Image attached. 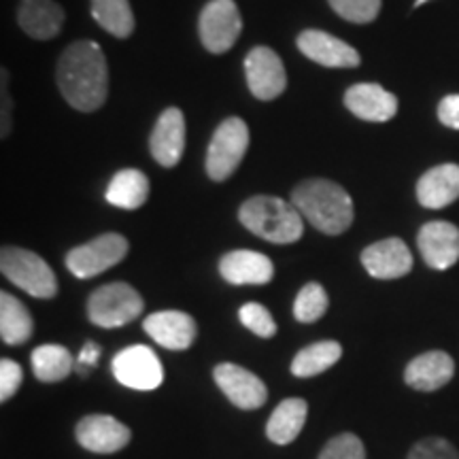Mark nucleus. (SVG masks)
<instances>
[{
	"label": "nucleus",
	"instance_id": "nucleus-1",
	"mask_svg": "<svg viewBox=\"0 0 459 459\" xmlns=\"http://www.w3.org/2000/svg\"><path fill=\"white\" fill-rule=\"evenodd\" d=\"M56 79L73 108L83 113L100 108L108 94V68L100 45L94 41L68 45L57 60Z\"/></svg>",
	"mask_w": 459,
	"mask_h": 459
},
{
	"label": "nucleus",
	"instance_id": "nucleus-2",
	"mask_svg": "<svg viewBox=\"0 0 459 459\" xmlns=\"http://www.w3.org/2000/svg\"><path fill=\"white\" fill-rule=\"evenodd\" d=\"M291 204L315 230L338 237L353 223V200L344 187L328 179H307L291 192Z\"/></svg>",
	"mask_w": 459,
	"mask_h": 459
},
{
	"label": "nucleus",
	"instance_id": "nucleus-3",
	"mask_svg": "<svg viewBox=\"0 0 459 459\" xmlns=\"http://www.w3.org/2000/svg\"><path fill=\"white\" fill-rule=\"evenodd\" d=\"M238 220L255 237L277 245L296 243L304 232V217L300 211L277 196L249 198L240 206Z\"/></svg>",
	"mask_w": 459,
	"mask_h": 459
},
{
	"label": "nucleus",
	"instance_id": "nucleus-4",
	"mask_svg": "<svg viewBox=\"0 0 459 459\" xmlns=\"http://www.w3.org/2000/svg\"><path fill=\"white\" fill-rule=\"evenodd\" d=\"M0 271L11 283L34 298H54L57 294V281L49 264L34 251L22 247H3L0 254Z\"/></svg>",
	"mask_w": 459,
	"mask_h": 459
},
{
	"label": "nucleus",
	"instance_id": "nucleus-5",
	"mask_svg": "<svg viewBox=\"0 0 459 459\" xmlns=\"http://www.w3.org/2000/svg\"><path fill=\"white\" fill-rule=\"evenodd\" d=\"M145 308L139 291L128 283H108L91 291L88 300V317L99 328H122L134 321Z\"/></svg>",
	"mask_w": 459,
	"mask_h": 459
},
{
	"label": "nucleus",
	"instance_id": "nucleus-6",
	"mask_svg": "<svg viewBox=\"0 0 459 459\" xmlns=\"http://www.w3.org/2000/svg\"><path fill=\"white\" fill-rule=\"evenodd\" d=\"M249 149V128L240 117H228L215 130L206 152V175L213 181H226L234 175Z\"/></svg>",
	"mask_w": 459,
	"mask_h": 459
},
{
	"label": "nucleus",
	"instance_id": "nucleus-7",
	"mask_svg": "<svg viewBox=\"0 0 459 459\" xmlns=\"http://www.w3.org/2000/svg\"><path fill=\"white\" fill-rule=\"evenodd\" d=\"M128 240L117 232H107L90 243L74 247L66 255V268L77 279L99 277L108 268L117 266L128 255Z\"/></svg>",
	"mask_w": 459,
	"mask_h": 459
},
{
	"label": "nucleus",
	"instance_id": "nucleus-8",
	"mask_svg": "<svg viewBox=\"0 0 459 459\" xmlns=\"http://www.w3.org/2000/svg\"><path fill=\"white\" fill-rule=\"evenodd\" d=\"M243 17L234 0H211L198 22L200 41L211 54H226L238 41Z\"/></svg>",
	"mask_w": 459,
	"mask_h": 459
},
{
	"label": "nucleus",
	"instance_id": "nucleus-9",
	"mask_svg": "<svg viewBox=\"0 0 459 459\" xmlns=\"http://www.w3.org/2000/svg\"><path fill=\"white\" fill-rule=\"evenodd\" d=\"M111 372L124 387L136 392H153L164 383L162 361L145 344H132L115 355Z\"/></svg>",
	"mask_w": 459,
	"mask_h": 459
},
{
	"label": "nucleus",
	"instance_id": "nucleus-10",
	"mask_svg": "<svg viewBox=\"0 0 459 459\" xmlns=\"http://www.w3.org/2000/svg\"><path fill=\"white\" fill-rule=\"evenodd\" d=\"M245 74L251 94L260 100H274L287 88L285 66L271 48H254L245 57Z\"/></svg>",
	"mask_w": 459,
	"mask_h": 459
},
{
	"label": "nucleus",
	"instance_id": "nucleus-11",
	"mask_svg": "<svg viewBox=\"0 0 459 459\" xmlns=\"http://www.w3.org/2000/svg\"><path fill=\"white\" fill-rule=\"evenodd\" d=\"M213 378L217 387L221 389L223 395H226L237 409L255 411L264 406V402L268 400V389L264 385L262 378L238 364H230V361H226V364L215 366Z\"/></svg>",
	"mask_w": 459,
	"mask_h": 459
},
{
	"label": "nucleus",
	"instance_id": "nucleus-12",
	"mask_svg": "<svg viewBox=\"0 0 459 459\" xmlns=\"http://www.w3.org/2000/svg\"><path fill=\"white\" fill-rule=\"evenodd\" d=\"M74 438L83 449L108 455L128 446L132 432L128 426L111 415H88L74 428Z\"/></svg>",
	"mask_w": 459,
	"mask_h": 459
},
{
	"label": "nucleus",
	"instance_id": "nucleus-13",
	"mask_svg": "<svg viewBox=\"0 0 459 459\" xmlns=\"http://www.w3.org/2000/svg\"><path fill=\"white\" fill-rule=\"evenodd\" d=\"M417 245L434 271H449L459 260V228L449 221H428L419 230Z\"/></svg>",
	"mask_w": 459,
	"mask_h": 459
},
{
	"label": "nucleus",
	"instance_id": "nucleus-14",
	"mask_svg": "<svg viewBox=\"0 0 459 459\" xmlns=\"http://www.w3.org/2000/svg\"><path fill=\"white\" fill-rule=\"evenodd\" d=\"M149 149L160 166L172 169L181 162L186 149V117L181 108L170 107L160 115L156 128L149 136Z\"/></svg>",
	"mask_w": 459,
	"mask_h": 459
},
{
	"label": "nucleus",
	"instance_id": "nucleus-15",
	"mask_svg": "<svg viewBox=\"0 0 459 459\" xmlns=\"http://www.w3.org/2000/svg\"><path fill=\"white\" fill-rule=\"evenodd\" d=\"M361 264H364L366 273L375 279H400L411 273L412 254L404 240L385 238L361 251Z\"/></svg>",
	"mask_w": 459,
	"mask_h": 459
},
{
	"label": "nucleus",
	"instance_id": "nucleus-16",
	"mask_svg": "<svg viewBox=\"0 0 459 459\" xmlns=\"http://www.w3.org/2000/svg\"><path fill=\"white\" fill-rule=\"evenodd\" d=\"M143 330L170 351H183V349L192 347L198 334L196 321L192 315L183 311H158L149 315L143 324Z\"/></svg>",
	"mask_w": 459,
	"mask_h": 459
},
{
	"label": "nucleus",
	"instance_id": "nucleus-17",
	"mask_svg": "<svg viewBox=\"0 0 459 459\" xmlns=\"http://www.w3.org/2000/svg\"><path fill=\"white\" fill-rule=\"evenodd\" d=\"M298 49L308 60L328 68H355L359 65L358 49L324 30H304L298 37Z\"/></svg>",
	"mask_w": 459,
	"mask_h": 459
},
{
	"label": "nucleus",
	"instance_id": "nucleus-18",
	"mask_svg": "<svg viewBox=\"0 0 459 459\" xmlns=\"http://www.w3.org/2000/svg\"><path fill=\"white\" fill-rule=\"evenodd\" d=\"M344 107L364 122H389L398 113V99L377 83H355L344 91Z\"/></svg>",
	"mask_w": 459,
	"mask_h": 459
},
{
	"label": "nucleus",
	"instance_id": "nucleus-19",
	"mask_svg": "<svg viewBox=\"0 0 459 459\" xmlns=\"http://www.w3.org/2000/svg\"><path fill=\"white\" fill-rule=\"evenodd\" d=\"M220 273L230 285H266L274 277V266L264 254L238 249L221 257Z\"/></svg>",
	"mask_w": 459,
	"mask_h": 459
},
{
	"label": "nucleus",
	"instance_id": "nucleus-20",
	"mask_svg": "<svg viewBox=\"0 0 459 459\" xmlns=\"http://www.w3.org/2000/svg\"><path fill=\"white\" fill-rule=\"evenodd\" d=\"M455 375V361L445 351H428L409 361L404 370L406 385L417 392H436Z\"/></svg>",
	"mask_w": 459,
	"mask_h": 459
},
{
	"label": "nucleus",
	"instance_id": "nucleus-21",
	"mask_svg": "<svg viewBox=\"0 0 459 459\" xmlns=\"http://www.w3.org/2000/svg\"><path fill=\"white\" fill-rule=\"evenodd\" d=\"M459 198V166L440 164L417 181V200L426 209H445Z\"/></svg>",
	"mask_w": 459,
	"mask_h": 459
},
{
	"label": "nucleus",
	"instance_id": "nucleus-22",
	"mask_svg": "<svg viewBox=\"0 0 459 459\" xmlns=\"http://www.w3.org/2000/svg\"><path fill=\"white\" fill-rule=\"evenodd\" d=\"M17 22L28 37L37 39V41H49L57 37L65 24V9L54 0H22Z\"/></svg>",
	"mask_w": 459,
	"mask_h": 459
},
{
	"label": "nucleus",
	"instance_id": "nucleus-23",
	"mask_svg": "<svg viewBox=\"0 0 459 459\" xmlns=\"http://www.w3.org/2000/svg\"><path fill=\"white\" fill-rule=\"evenodd\" d=\"M308 404L302 398H287L273 411L266 423V436L274 445H290L300 436L307 423Z\"/></svg>",
	"mask_w": 459,
	"mask_h": 459
},
{
	"label": "nucleus",
	"instance_id": "nucleus-24",
	"mask_svg": "<svg viewBox=\"0 0 459 459\" xmlns=\"http://www.w3.org/2000/svg\"><path fill=\"white\" fill-rule=\"evenodd\" d=\"M107 203L117 206V209L134 211L147 203L149 198V179L145 172L136 169H124L115 172L113 179L108 181Z\"/></svg>",
	"mask_w": 459,
	"mask_h": 459
},
{
	"label": "nucleus",
	"instance_id": "nucleus-25",
	"mask_svg": "<svg viewBox=\"0 0 459 459\" xmlns=\"http://www.w3.org/2000/svg\"><path fill=\"white\" fill-rule=\"evenodd\" d=\"M34 377L43 383L65 381L74 368V358L62 344H41L30 355Z\"/></svg>",
	"mask_w": 459,
	"mask_h": 459
},
{
	"label": "nucleus",
	"instance_id": "nucleus-26",
	"mask_svg": "<svg viewBox=\"0 0 459 459\" xmlns=\"http://www.w3.org/2000/svg\"><path fill=\"white\" fill-rule=\"evenodd\" d=\"M342 347L336 341H319L304 347L291 361V375L308 378L325 372L341 359Z\"/></svg>",
	"mask_w": 459,
	"mask_h": 459
},
{
	"label": "nucleus",
	"instance_id": "nucleus-27",
	"mask_svg": "<svg viewBox=\"0 0 459 459\" xmlns=\"http://www.w3.org/2000/svg\"><path fill=\"white\" fill-rule=\"evenodd\" d=\"M0 336L7 344H22L32 336V317L15 296L0 294Z\"/></svg>",
	"mask_w": 459,
	"mask_h": 459
},
{
	"label": "nucleus",
	"instance_id": "nucleus-28",
	"mask_svg": "<svg viewBox=\"0 0 459 459\" xmlns=\"http://www.w3.org/2000/svg\"><path fill=\"white\" fill-rule=\"evenodd\" d=\"M91 17L117 39H128L134 32L130 0H91Z\"/></svg>",
	"mask_w": 459,
	"mask_h": 459
},
{
	"label": "nucleus",
	"instance_id": "nucleus-29",
	"mask_svg": "<svg viewBox=\"0 0 459 459\" xmlns=\"http://www.w3.org/2000/svg\"><path fill=\"white\" fill-rule=\"evenodd\" d=\"M330 307V298L319 283H307L298 291L294 302V317L300 324H315L324 317Z\"/></svg>",
	"mask_w": 459,
	"mask_h": 459
},
{
	"label": "nucleus",
	"instance_id": "nucleus-30",
	"mask_svg": "<svg viewBox=\"0 0 459 459\" xmlns=\"http://www.w3.org/2000/svg\"><path fill=\"white\" fill-rule=\"evenodd\" d=\"M238 317H240V324H243L247 330L254 332L255 336L273 338L277 334V324H274L271 311H268L264 304H257V302L243 304L238 311Z\"/></svg>",
	"mask_w": 459,
	"mask_h": 459
},
{
	"label": "nucleus",
	"instance_id": "nucleus-31",
	"mask_svg": "<svg viewBox=\"0 0 459 459\" xmlns=\"http://www.w3.org/2000/svg\"><path fill=\"white\" fill-rule=\"evenodd\" d=\"M328 3L342 20L353 24H370L381 11V0H328Z\"/></svg>",
	"mask_w": 459,
	"mask_h": 459
},
{
	"label": "nucleus",
	"instance_id": "nucleus-32",
	"mask_svg": "<svg viewBox=\"0 0 459 459\" xmlns=\"http://www.w3.org/2000/svg\"><path fill=\"white\" fill-rule=\"evenodd\" d=\"M319 459H366V449L358 436L344 432L321 449Z\"/></svg>",
	"mask_w": 459,
	"mask_h": 459
},
{
	"label": "nucleus",
	"instance_id": "nucleus-33",
	"mask_svg": "<svg viewBox=\"0 0 459 459\" xmlns=\"http://www.w3.org/2000/svg\"><path fill=\"white\" fill-rule=\"evenodd\" d=\"M406 459H459V453L445 438H423L412 446Z\"/></svg>",
	"mask_w": 459,
	"mask_h": 459
},
{
	"label": "nucleus",
	"instance_id": "nucleus-34",
	"mask_svg": "<svg viewBox=\"0 0 459 459\" xmlns=\"http://www.w3.org/2000/svg\"><path fill=\"white\" fill-rule=\"evenodd\" d=\"M24 381V370L13 359H0V400L7 402L15 395Z\"/></svg>",
	"mask_w": 459,
	"mask_h": 459
},
{
	"label": "nucleus",
	"instance_id": "nucleus-35",
	"mask_svg": "<svg viewBox=\"0 0 459 459\" xmlns=\"http://www.w3.org/2000/svg\"><path fill=\"white\" fill-rule=\"evenodd\" d=\"M438 119L446 128L459 130V94L446 96L438 105Z\"/></svg>",
	"mask_w": 459,
	"mask_h": 459
},
{
	"label": "nucleus",
	"instance_id": "nucleus-36",
	"mask_svg": "<svg viewBox=\"0 0 459 459\" xmlns=\"http://www.w3.org/2000/svg\"><path fill=\"white\" fill-rule=\"evenodd\" d=\"M99 355H100L99 344L85 342L83 351L79 353V358H77V364L79 366H96V361H99Z\"/></svg>",
	"mask_w": 459,
	"mask_h": 459
},
{
	"label": "nucleus",
	"instance_id": "nucleus-37",
	"mask_svg": "<svg viewBox=\"0 0 459 459\" xmlns=\"http://www.w3.org/2000/svg\"><path fill=\"white\" fill-rule=\"evenodd\" d=\"M7 108H11V99H7V71H3V136H7L11 132Z\"/></svg>",
	"mask_w": 459,
	"mask_h": 459
},
{
	"label": "nucleus",
	"instance_id": "nucleus-38",
	"mask_svg": "<svg viewBox=\"0 0 459 459\" xmlns=\"http://www.w3.org/2000/svg\"><path fill=\"white\" fill-rule=\"evenodd\" d=\"M428 3V0H417V3H415V9L417 7H421V4H426Z\"/></svg>",
	"mask_w": 459,
	"mask_h": 459
}]
</instances>
